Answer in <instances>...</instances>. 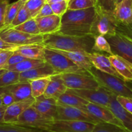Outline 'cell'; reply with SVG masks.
Masks as SVG:
<instances>
[{
  "label": "cell",
  "instance_id": "cell-36",
  "mask_svg": "<svg viewBox=\"0 0 132 132\" xmlns=\"http://www.w3.org/2000/svg\"><path fill=\"white\" fill-rule=\"evenodd\" d=\"M95 4L92 0H74L68 6L69 10H82L94 7Z\"/></svg>",
  "mask_w": 132,
  "mask_h": 132
},
{
  "label": "cell",
  "instance_id": "cell-16",
  "mask_svg": "<svg viewBox=\"0 0 132 132\" xmlns=\"http://www.w3.org/2000/svg\"><path fill=\"white\" fill-rule=\"evenodd\" d=\"M86 54L88 57L89 60L91 61L93 65L96 69H98L104 73L112 75L122 79V77L119 75V73L116 71L115 68L113 67L108 56H106L104 54H101L97 52L86 53Z\"/></svg>",
  "mask_w": 132,
  "mask_h": 132
},
{
  "label": "cell",
  "instance_id": "cell-35",
  "mask_svg": "<svg viewBox=\"0 0 132 132\" xmlns=\"http://www.w3.org/2000/svg\"><path fill=\"white\" fill-rule=\"evenodd\" d=\"M30 18H32L30 13H29V11H27L26 7H25V5H23L20 8V11H18V14H16V17L14 18V20L12 21V22L11 23V25L9 26L8 27H15L18 26V25H21V24L23 23L24 22H25V21H27V20H30Z\"/></svg>",
  "mask_w": 132,
  "mask_h": 132
},
{
  "label": "cell",
  "instance_id": "cell-7",
  "mask_svg": "<svg viewBox=\"0 0 132 132\" xmlns=\"http://www.w3.org/2000/svg\"><path fill=\"white\" fill-rule=\"evenodd\" d=\"M54 120L42 115L35 108L30 106L20 115L14 124L49 131Z\"/></svg>",
  "mask_w": 132,
  "mask_h": 132
},
{
  "label": "cell",
  "instance_id": "cell-43",
  "mask_svg": "<svg viewBox=\"0 0 132 132\" xmlns=\"http://www.w3.org/2000/svg\"><path fill=\"white\" fill-rule=\"evenodd\" d=\"M14 51H3L0 53V69H3Z\"/></svg>",
  "mask_w": 132,
  "mask_h": 132
},
{
  "label": "cell",
  "instance_id": "cell-10",
  "mask_svg": "<svg viewBox=\"0 0 132 132\" xmlns=\"http://www.w3.org/2000/svg\"><path fill=\"white\" fill-rule=\"evenodd\" d=\"M106 39L113 54L119 56L132 65V42L118 32Z\"/></svg>",
  "mask_w": 132,
  "mask_h": 132
},
{
  "label": "cell",
  "instance_id": "cell-40",
  "mask_svg": "<svg viewBox=\"0 0 132 132\" xmlns=\"http://www.w3.org/2000/svg\"><path fill=\"white\" fill-rule=\"evenodd\" d=\"M0 96L2 98L3 105L6 107L15 102L14 97L11 93L0 89Z\"/></svg>",
  "mask_w": 132,
  "mask_h": 132
},
{
  "label": "cell",
  "instance_id": "cell-48",
  "mask_svg": "<svg viewBox=\"0 0 132 132\" xmlns=\"http://www.w3.org/2000/svg\"><path fill=\"white\" fill-rule=\"evenodd\" d=\"M7 71V70H6V69H0V77H1L3 74H4Z\"/></svg>",
  "mask_w": 132,
  "mask_h": 132
},
{
  "label": "cell",
  "instance_id": "cell-3",
  "mask_svg": "<svg viewBox=\"0 0 132 132\" xmlns=\"http://www.w3.org/2000/svg\"><path fill=\"white\" fill-rule=\"evenodd\" d=\"M95 17L91 28V36L93 38L102 36L106 38L114 36L117 27L114 11H107L98 5H95Z\"/></svg>",
  "mask_w": 132,
  "mask_h": 132
},
{
  "label": "cell",
  "instance_id": "cell-17",
  "mask_svg": "<svg viewBox=\"0 0 132 132\" xmlns=\"http://www.w3.org/2000/svg\"><path fill=\"white\" fill-rule=\"evenodd\" d=\"M116 96V95L113 94L108 108L122 123L124 128L128 131L132 132V114L120 106L117 101Z\"/></svg>",
  "mask_w": 132,
  "mask_h": 132
},
{
  "label": "cell",
  "instance_id": "cell-55",
  "mask_svg": "<svg viewBox=\"0 0 132 132\" xmlns=\"http://www.w3.org/2000/svg\"><path fill=\"white\" fill-rule=\"evenodd\" d=\"M2 51H2V50H0V53H1V52H2Z\"/></svg>",
  "mask_w": 132,
  "mask_h": 132
},
{
  "label": "cell",
  "instance_id": "cell-54",
  "mask_svg": "<svg viewBox=\"0 0 132 132\" xmlns=\"http://www.w3.org/2000/svg\"><path fill=\"white\" fill-rule=\"evenodd\" d=\"M66 2H68V4H69V0H65Z\"/></svg>",
  "mask_w": 132,
  "mask_h": 132
},
{
  "label": "cell",
  "instance_id": "cell-24",
  "mask_svg": "<svg viewBox=\"0 0 132 132\" xmlns=\"http://www.w3.org/2000/svg\"><path fill=\"white\" fill-rule=\"evenodd\" d=\"M56 101L58 105L77 108L87 112L86 106L89 102L82 98L78 96V95L66 91L65 93L60 95L56 99Z\"/></svg>",
  "mask_w": 132,
  "mask_h": 132
},
{
  "label": "cell",
  "instance_id": "cell-6",
  "mask_svg": "<svg viewBox=\"0 0 132 132\" xmlns=\"http://www.w3.org/2000/svg\"><path fill=\"white\" fill-rule=\"evenodd\" d=\"M68 89H96L101 87L89 71L82 73L60 74Z\"/></svg>",
  "mask_w": 132,
  "mask_h": 132
},
{
  "label": "cell",
  "instance_id": "cell-8",
  "mask_svg": "<svg viewBox=\"0 0 132 132\" xmlns=\"http://www.w3.org/2000/svg\"><path fill=\"white\" fill-rule=\"evenodd\" d=\"M0 37L6 42L18 47L32 44L42 45L44 40L42 35H30L10 27L0 29Z\"/></svg>",
  "mask_w": 132,
  "mask_h": 132
},
{
  "label": "cell",
  "instance_id": "cell-57",
  "mask_svg": "<svg viewBox=\"0 0 132 132\" xmlns=\"http://www.w3.org/2000/svg\"><path fill=\"white\" fill-rule=\"evenodd\" d=\"M127 132H129V131H127Z\"/></svg>",
  "mask_w": 132,
  "mask_h": 132
},
{
  "label": "cell",
  "instance_id": "cell-33",
  "mask_svg": "<svg viewBox=\"0 0 132 132\" xmlns=\"http://www.w3.org/2000/svg\"><path fill=\"white\" fill-rule=\"evenodd\" d=\"M14 28L16 30L30 35H41L35 18H30L23 23L18 25Z\"/></svg>",
  "mask_w": 132,
  "mask_h": 132
},
{
  "label": "cell",
  "instance_id": "cell-21",
  "mask_svg": "<svg viewBox=\"0 0 132 132\" xmlns=\"http://www.w3.org/2000/svg\"><path fill=\"white\" fill-rule=\"evenodd\" d=\"M0 89L11 93L14 97L15 102L22 101L32 97L31 87L29 82H18Z\"/></svg>",
  "mask_w": 132,
  "mask_h": 132
},
{
  "label": "cell",
  "instance_id": "cell-5",
  "mask_svg": "<svg viewBox=\"0 0 132 132\" xmlns=\"http://www.w3.org/2000/svg\"><path fill=\"white\" fill-rule=\"evenodd\" d=\"M44 60L51 65L56 74L82 73L86 70L80 69L71 60L51 49L45 47Z\"/></svg>",
  "mask_w": 132,
  "mask_h": 132
},
{
  "label": "cell",
  "instance_id": "cell-22",
  "mask_svg": "<svg viewBox=\"0 0 132 132\" xmlns=\"http://www.w3.org/2000/svg\"><path fill=\"white\" fill-rule=\"evenodd\" d=\"M68 87L65 85L60 75H54L51 76V80L44 95L45 97L57 99L60 95L65 93Z\"/></svg>",
  "mask_w": 132,
  "mask_h": 132
},
{
  "label": "cell",
  "instance_id": "cell-30",
  "mask_svg": "<svg viewBox=\"0 0 132 132\" xmlns=\"http://www.w3.org/2000/svg\"><path fill=\"white\" fill-rule=\"evenodd\" d=\"M0 132H48L14 124H0Z\"/></svg>",
  "mask_w": 132,
  "mask_h": 132
},
{
  "label": "cell",
  "instance_id": "cell-56",
  "mask_svg": "<svg viewBox=\"0 0 132 132\" xmlns=\"http://www.w3.org/2000/svg\"><path fill=\"white\" fill-rule=\"evenodd\" d=\"M131 68H132V65H131Z\"/></svg>",
  "mask_w": 132,
  "mask_h": 132
},
{
  "label": "cell",
  "instance_id": "cell-14",
  "mask_svg": "<svg viewBox=\"0 0 132 132\" xmlns=\"http://www.w3.org/2000/svg\"><path fill=\"white\" fill-rule=\"evenodd\" d=\"M32 106L42 115L55 120L58 108L56 99L45 97L44 95H42L35 98V101Z\"/></svg>",
  "mask_w": 132,
  "mask_h": 132
},
{
  "label": "cell",
  "instance_id": "cell-1",
  "mask_svg": "<svg viewBox=\"0 0 132 132\" xmlns=\"http://www.w3.org/2000/svg\"><path fill=\"white\" fill-rule=\"evenodd\" d=\"M95 14V7L82 10L68 9L62 16L58 33L69 36H91V28Z\"/></svg>",
  "mask_w": 132,
  "mask_h": 132
},
{
  "label": "cell",
  "instance_id": "cell-58",
  "mask_svg": "<svg viewBox=\"0 0 132 132\" xmlns=\"http://www.w3.org/2000/svg\"><path fill=\"white\" fill-rule=\"evenodd\" d=\"M48 132H50V131H48Z\"/></svg>",
  "mask_w": 132,
  "mask_h": 132
},
{
  "label": "cell",
  "instance_id": "cell-49",
  "mask_svg": "<svg viewBox=\"0 0 132 132\" xmlns=\"http://www.w3.org/2000/svg\"><path fill=\"white\" fill-rule=\"evenodd\" d=\"M123 0H115V3H116V6L118 4H119L120 3H121Z\"/></svg>",
  "mask_w": 132,
  "mask_h": 132
},
{
  "label": "cell",
  "instance_id": "cell-41",
  "mask_svg": "<svg viewBox=\"0 0 132 132\" xmlns=\"http://www.w3.org/2000/svg\"><path fill=\"white\" fill-rule=\"evenodd\" d=\"M9 4V0H0V29L4 26L6 11Z\"/></svg>",
  "mask_w": 132,
  "mask_h": 132
},
{
  "label": "cell",
  "instance_id": "cell-27",
  "mask_svg": "<svg viewBox=\"0 0 132 132\" xmlns=\"http://www.w3.org/2000/svg\"><path fill=\"white\" fill-rule=\"evenodd\" d=\"M51 80V77L39 78L29 82L31 87L32 97L36 98L44 95L48 84Z\"/></svg>",
  "mask_w": 132,
  "mask_h": 132
},
{
  "label": "cell",
  "instance_id": "cell-44",
  "mask_svg": "<svg viewBox=\"0 0 132 132\" xmlns=\"http://www.w3.org/2000/svg\"><path fill=\"white\" fill-rule=\"evenodd\" d=\"M53 14H53L51 7L50 5L48 4L46 2V3L44 5L42 8L41 9L40 12L38 13V16H36V18H38L42 17H45V16H51V15Z\"/></svg>",
  "mask_w": 132,
  "mask_h": 132
},
{
  "label": "cell",
  "instance_id": "cell-53",
  "mask_svg": "<svg viewBox=\"0 0 132 132\" xmlns=\"http://www.w3.org/2000/svg\"><path fill=\"white\" fill-rule=\"evenodd\" d=\"M73 1H74V0H69V5L71 3H72V2H73Z\"/></svg>",
  "mask_w": 132,
  "mask_h": 132
},
{
  "label": "cell",
  "instance_id": "cell-31",
  "mask_svg": "<svg viewBox=\"0 0 132 132\" xmlns=\"http://www.w3.org/2000/svg\"><path fill=\"white\" fill-rule=\"evenodd\" d=\"M128 130L124 128L111 123L99 122L94 126L91 132H127Z\"/></svg>",
  "mask_w": 132,
  "mask_h": 132
},
{
  "label": "cell",
  "instance_id": "cell-13",
  "mask_svg": "<svg viewBox=\"0 0 132 132\" xmlns=\"http://www.w3.org/2000/svg\"><path fill=\"white\" fill-rule=\"evenodd\" d=\"M35 98L30 97L22 101L14 102L12 104L7 106L3 116V123L14 124L18 120L20 115L25 110L32 106Z\"/></svg>",
  "mask_w": 132,
  "mask_h": 132
},
{
  "label": "cell",
  "instance_id": "cell-25",
  "mask_svg": "<svg viewBox=\"0 0 132 132\" xmlns=\"http://www.w3.org/2000/svg\"><path fill=\"white\" fill-rule=\"evenodd\" d=\"M15 51L27 59L41 60H44V51L45 47L41 44L19 46Z\"/></svg>",
  "mask_w": 132,
  "mask_h": 132
},
{
  "label": "cell",
  "instance_id": "cell-28",
  "mask_svg": "<svg viewBox=\"0 0 132 132\" xmlns=\"http://www.w3.org/2000/svg\"><path fill=\"white\" fill-rule=\"evenodd\" d=\"M25 3H23L21 0H18L16 2L9 5L7 9V11H6L4 21V26H3V28L8 27L9 26L11 25V23L12 22L14 18L16 17V14H18V11H20V8Z\"/></svg>",
  "mask_w": 132,
  "mask_h": 132
},
{
  "label": "cell",
  "instance_id": "cell-12",
  "mask_svg": "<svg viewBox=\"0 0 132 132\" xmlns=\"http://www.w3.org/2000/svg\"><path fill=\"white\" fill-rule=\"evenodd\" d=\"M95 124L78 120H55L51 126L50 132H91Z\"/></svg>",
  "mask_w": 132,
  "mask_h": 132
},
{
  "label": "cell",
  "instance_id": "cell-19",
  "mask_svg": "<svg viewBox=\"0 0 132 132\" xmlns=\"http://www.w3.org/2000/svg\"><path fill=\"white\" fill-rule=\"evenodd\" d=\"M57 75L51 66L45 63L38 68L23 72L20 74V82H30L39 78L49 77Z\"/></svg>",
  "mask_w": 132,
  "mask_h": 132
},
{
  "label": "cell",
  "instance_id": "cell-39",
  "mask_svg": "<svg viewBox=\"0 0 132 132\" xmlns=\"http://www.w3.org/2000/svg\"><path fill=\"white\" fill-rule=\"evenodd\" d=\"M27 59V58H25V57L21 56V54H19L18 53H17V52L14 51L13 52V53H12V55H11V56L9 58V59L8 60V61H7V63H6L5 66L3 68V69H5L6 68L9 67V66L17 64V63H20V62H22V61L25 60Z\"/></svg>",
  "mask_w": 132,
  "mask_h": 132
},
{
  "label": "cell",
  "instance_id": "cell-11",
  "mask_svg": "<svg viewBox=\"0 0 132 132\" xmlns=\"http://www.w3.org/2000/svg\"><path fill=\"white\" fill-rule=\"evenodd\" d=\"M55 120H78L89 122L93 124L101 122L90 115L89 113L86 112L80 109L62 105H58Z\"/></svg>",
  "mask_w": 132,
  "mask_h": 132
},
{
  "label": "cell",
  "instance_id": "cell-23",
  "mask_svg": "<svg viewBox=\"0 0 132 132\" xmlns=\"http://www.w3.org/2000/svg\"><path fill=\"white\" fill-rule=\"evenodd\" d=\"M52 50L60 54H62V55L69 58L73 63H75L78 68L84 70L89 71L93 66L88 57L86 56V53L78 51H65L57 50V49H52Z\"/></svg>",
  "mask_w": 132,
  "mask_h": 132
},
{
  "label": "cell",
  "instance_id": "cell-45",
  "mask_svg": "<svg viewBox=\"0 0 132 132\" xmlns=\"http://www.w3.org/2000/svg\"><path fill=\"white\" fill-rule=\"evenodd\" d=\"M18 47V46H17V45L6 42L0 37V50L14 51L17 49Z\"/></svg>",
  "mask_w": 132,
  "mask_h": 132
},
{
  "label": "cell",
  "instance_id": "cell-15",
  "mask_svg": "<svg viewBox=\"0 0 132 132\" xmlns=\"http://www.w3.org/2000/svg\"><path fill=\"white\" fill-rule=\"evenodd\" d=\"M86 109L90 115L100 121L111 123L124 128L122 123L117 119L116 117L108 108L89 102L86 106Z\"/></svg>",
  "mask_w": 132,
  "mask_h": 132
},
{
  "label": "cell",
  "instance_id": "cell-51",
  "mask_svg": "<svg viewBox=\"0 0 132 132\" xmlns=\"http://www.w3.org/2000/svg\"><path fill=\"white\" fill-rule=\"evenodd\" d=\"M93 2H94V3H95V5H96V3H97V2H98V0H92Z\"/></svg>",
  "mask_w": 132,
  "mask_h": 132
},
{
  "label": "cell",
  "instance_id": "cell-29",
  "mask_svg": "<svg viewBox=\"0 0 132 132\" xmlns=\"http://www.w3.org/2000/svg\"><path fill=\"white\" fill-rule=\"evenodd\" d=\"M20 73L7 71L0 77V89L20 82Z\"/></svg>",
  "mask_w": 132,
  "mask_h": 132
},
{
  "label": "cell",
  "instance_id": "cell-20",
  "mask_svg": "<svg viewBox=\"0 0 132 132\" xmlns=\"http://www.w3.org/2000/svg\"><path fill=\"white\" fill-rule=\"evenodd\" d=\"M116 71L126 82H132L131 64L119 56L113 54L108 56Z\"/></svg>",
  "mask_w": 132,
  "mask_h": 132
},
{
  "label": "cell",
  "instance_id": "cell-38",
  "mask_svg": "<svg viewBox=\"0 0 132 132\" xmlns=\"http://www.w3.org/2000/svg\"><path fill=\"white\" fill-rule=\"evenodd\" d=\"M116 99L122 107L132 114V98L118 95L116 96Z\"/></svg>",
  "mask_w": 132,
  "mask_h": 132
},
{
  "label": "cell",
  "instance_id": "cell-2",
  "mask_svg": "<svg viewBox=\"0 0 132 132\" xmlns=\"http://www.w3.org/2000/svg\"><path fill=\"white\" fill-rule=\"evenodd\" d=\"M42 45L45 48L65 51L93 52L95 39L93 36H75L56 32L44 35Z\"/></svg>",
  "mask_w": 132,
  "mask_h": 132
},
{
  "label": "cell",
  "instance_id": "cell-42",
  "mask_svg": "<svg viewBox=\"0 0 132 132\" xmlns=\"http://www.w3.org/2000/svg\"><path fill=\"white\" fill-rule=\"evenodd\" d=\"M96 5H98L107 11H114L116 7L115 0H98Z\"/></svg>",
  "mask_w": 132,
  "mask_h": 132
},
{
  "label": "cell",
  "instance_id": "cell-32",
  "mask_svg": "<svg viewBox=\"0 0 132 132\" xmlns=\"http://www.w3.org/2000/svg\"><path fill=\"white\" fill-rule=\"evenodd\" d=\"M94 39L95 42L93 47V52H105L110 55L113 54L111 51L110 44L104 36H97L94 38Z\"/></svg>",
  "mask_w": 132,
  "mask_h": 132
},
{
  "label": "cell",
  "instance_id": "cell-4",
  "mask_svg": "<svg viewBox=\"0 0 132 132\" xmlns=\"http://www.w3.org/2000/svg\"><path fill=\"white\" fill-rule=\"evenodd\" d=\"M101 87H104L116 96H128L132 98V87L127 82L117 77L104 73L93 66L89 70Z\"/></svg>",
  "mask_w": 132,
  "mask_h": 132
},
{
  "label": "cell",
  "instance_id": "cell-18",
  "mask_svg": "<svg viewBox=\"0 0 132 132\" xmlns=\"http://www.w3.org/2000/svg\"><path fill=\"white\" fill-rule=\"evenodd\" d=\"M62 17L53 14L45 17L35 18L40 34L42 35L58 32L61 27Z\"/></svg>",
  "mask_w": 132,
  "mask_h": 132
},
{
  "label": "cell",
  "instance_id": "cell-50",
  "mask_svg": "<svg viewBox=\"0 0 132 132\" xmlns=\"http://www.w3.org/2000/svg\"><path fill=\"white\" fill-rule=\"evenodd\" d=\"M3 105V102H2V98H1V96H0V107H2Z\"/></svg>",
  "mask_w": 132,
  "mask_h": 132
},
{
  "label": "cell",
  "instance_id": "cell-47",
  "mask_svg": "<svg viewBox=\"0 0 132 132\" xmlns=\"http://www.w3.org/2000/svg\"><path fill=\"white\" fill-rule=\"evenodd\" d=\"M63 0H46V2L49 5L55 4V3H59V2H62Z\"/></svg>",
  "mask_w": 132,
  "mask_h": 132
},
{
  "label": "cell",
  "instance_id": "cell-52",
  "mask_svg": "<svg viewBox=\"0 0 132 132\" xmlns=\"http://www.w3.org/2000/svg\"><path fill=\"white\" fill-rule=\"evenodd\" d=\"M21 2H23V3H26V2H27L28 0H21Z\"/></svg>",
  "mask_w": 132,
  "mask_h": 132
},
{
  "label": "cell",
  "instance_id": "cell-26",
  "mask_svg": "<svg viewBox=\"0 0 132 132\" xmlns=\"http://www.w3.org/2000/svg\"><path fill=\"white\" fill-rule=\"evenodd\" d=\"M46 62L45 60H32L27 59L25 60L22 61L17 64L13 65L6 68V70L11 71L18 72V73H23L27 71L30 70L34 68H38L40 66L45 65Z\"/></svg>",
  "mask_w": 132,
  "mask_h": 132
},
{
  "label": "cell",
  "instance_id": "cell-34",
  "mask_svg": "<svg viewBox=\"0 0 132 132\" xmlns=\"http://www.w3.org/2000/svg\"><path fill=\"white\" fill-rule=\"evenodd\" d=\"M45 3L46 0H28L24 5L30 13L32 18H36Z\"/></svg>",
  "mask_w": 132,
  "mask_h": 132
},
{
  "label": "cell",
  "instance_id": "cell-46",
  "mask_svg": "<svg viewBox=\"0 0 132 132\" xmlns=\"http://www.w3.org/2000/svg\"><path fill=\"white\" fill-rule=\"evenodd\" d=\"M6 108L7 107L5 106H2V107H0V124L3 123V116H4Z\"/></svg>",
  "mask_w": 132,
  "mask_h": 132
},
{
  "label": "cell",
  "instance_id": "cell-9",
  "mask_svg": "<svg viewBox=\"0 0 132 132\" xmlns=\"http://www.w3.org/2000/svg\"><path fill=\"white\" fill-rule=\"evenodd\" d=\"M68 92L78 95L90 103L104 106L108 108L112 93L102 87L96 89H68Z\"/></svg>",
  "mask_w": 132,
  "mask_h": 132
},
{
  "label": "cell",
  "instance_id": "cell-37",
  "mask_svg": "<svg viewBox=\"0 0 132 132\" xmlns=\"http://www.w3.org/2000/svg\"><path fill=\"white\" fill-rule=\"evenodd\" d=\"M50 5L51 7L52 10H53V14L62 17L65 13L66 11L68 10L69 4H68V2H66L65 0H63V1L59 2V3L52 4Z\"/></svg>",
  "mask_w": 132,
  "mask_h": 132
}]
</instances>
